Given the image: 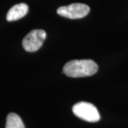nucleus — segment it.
I'll list each match as a JSON object with an SVG mask.
<instances>
[{
	"instance_id": "nucleus-1",
	"label": "nucleus",
	"mask_w": 128,
	"mask_h": 128,
	"mask_svg": "<svg viewBox=\"0 0 128 128\" xmlns=\"http://www.w3.org/2000/svg\"><path fill=\"white\" fill-rule=\"evenodd\" d=\"M98 64L92 60H73L65 64L63 72L71 78L87 77L98 72Z\"/></svg>"
},
{
	"instance_id": "nucleus-6",
	"label": "nucleus",
	"mask_w": 128,
	"mask_h": 128,
	"mask_svg": "<svg viewBox=\"0 0 128 128\" xmlns=\"http://www.w3.org/2000/svg\"><path fill=\"white\" fill-rule=\"evenodd\" d=\"M6 128H25V126L18 114L12 112L6 118Z\"/></svg>"
},
{
	"instance_id": "nucleus-3",
	"label": "nucleus",
	"mask_w": 128,
	"mask_h": 128,
	"mask_svg": "<svg viewBox=\"0 0 128 128\" xmlns=\"http://www.w3.org/2000/svg\"><path fill=\"white\" fill-rule=\"evenodd\" d=\"M46 38V33L43 29H34L24 37L22 46L24 50L28 52H35L38 50Z\"/></svg>"
},
{
	"instance_id": "nucleus-5",
	"label": "nucleus",
	"mask_w": 128,
	"mask_h": 128,
	"mask_svg": "<svg viewBox=\"0 0 128 128\" xmlns=\"http://www.w3.org/2000/svg\"><path fill=\"white\" fill-rule=\"evenodd\" d=\"M28 11V6L26 4L21 3L14 5L9 10L6 15V20L8 22H14L23 18L26 15Z\"/></svg>"
},
{
	"instance_id": "nucleus-2",
	"label": "nucleus",
	"mask_w": 128,
	"mask_h": 128,
	"mask_svg": "<svg viewBox=\"0 0 128 128\" xmlns=\"http://www.w3.org/2000/svg\"><path fill=\"white\" fill-rule=\"evenodd\" d=\"M73 112L78 118L89 122H96L100 119L96 106L87 102H80L73 105Z\"/></svg>"
},
{
	"instance_id": "nucleus-4",
	"label": "nucleus",
	"mask_w": 128,
	"mask_h": 128,
	"mask_svg": "<svg viewBox=\"0 0 128 128\" xmlns=\"http://www.w3.org/2000/svg\"><path fill=\"white\" fill-rule=\"evenodd\" d=\"M90 12V7L86 4L80 3H75L68 6H60L57 10V13L60 16L76 19L85 17Z\"/></svg>"
}]
</instances>
